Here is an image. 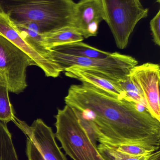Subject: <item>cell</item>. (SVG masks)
Here are the masks:
<instances>
[{
	"mask_svg": "<svg viewBox=\"0 0 160 160\" xmlns=\"http://www.w3.org/2000/svg\"><path fill=\"white\" fill-rule=\"evenodd\" d=\"M147 160H160V150L154 152Z\"/></svg>",
	"mask_w": 160,
	"mask_h": 160,
	"instance_id": "7402d4cb",
	"label": "cell"
},
{
	"mask_svg": "<svg viewBox=\"0 0 160 160\" xmlns=\"http://www.w3.org/2000/svg\"><path fill=\"white\" fill-rule=\"evenodd\" d=\"M75 5L73 0H0V12L14 25L44 34L73 27Z\"/></svg>",
	"mask_w": 160,
	"mask_h": 160,
	"instance_id": "7a4b0ae2",
	"label": "cell"
},
{
	"mask_svg": "<svg viewBox=\"0 0 160 160\" xmlns=\"http://www.w3.org/2000/svg\"><path fill=\"white\" fill-rule=\"evenodd\" d=\"M13 25L23 40L37 52L47 60L49 50L47 49L44 46L42 34L22 25L14 24Z\"/></svg>",
	"mask_w": 160,
	"mask_h": 160,
	"instance_id": "9a60e30c",
	"label": "cell"
},
{
	"mask_svg": "<svg viewBox=\"0 0 160 160\" xmlns=\"http://www.w3.org/2000/svg\"><path fill=\"white\" fill-rule=\"evenodd\" d=\"M49 50L47 60L55 65L61 73L71 67H78L101 74L116 82L126 79L131 69L138 64L132 56L117 52L100 59L77 57Z\"/></svg>",
	"mask_w": 160,
	"mask_h": 160,
	"instance_id": "277c9868",
	"label": "cell"
},
{
	"mask_svg": "<svg viewBox=\"0 0 160 160\" xmlns=\"http://www.w3.org/2000/svg\"><path fill=\"white\" fill-rule=\"evenodd\" d=\"M0 35L17 46L30 56L44 71L47 77L56 78L61 72L53 63L40 55L30 47L20 35L8 17L0 12Z\"/></svg>",
	"mask_w": 160,
	"mask_h": 160,
	"instance_id": "30bf717a",
	"label": "cell"
},
{
	"mask_svg": "<svg viewBox=\"0 0 160 160\" xmlns=\"http://www.w3.org/2000/svg\"><path fill=\"white\" fill-rule=\"evenodd\" d=\"M105 146L119 152L134 156H144L151 154L158 150L152 147L132 144H118Z\"/></svg>",
	"mask_w": 160,
	"mask_h": 160,
	"instance_id": "d6986e66",
	"label": "cell"
},
{
	"mask_svg": "<svg viewBox=\"0 0 160 160\" xmlns=\"http://www.w3.org/2000/svg\"><path fill=\"white\" fill-rule=\"evenodd\" d=\"M44 46L49 50L54 47L72 42L82 41L83 37L73 27H67L42 34Z\"/></svg>",
	"mask_w": 160,
	"mask_h": 160,
	"instance_id": "4fadbf2b",
	"label": "cell"
},
{
	"mask_svg": "<svg viewBox=\"0 0 160 160\" xmlns=\"http://www.w3.org/2000/svg\"><path fill=\"white\" fill-rule=\"evenodd\" d=\"M65 101L89 120L100 143L138 144L159 150L160 121L146 107L85 83L70 86Z\"/></svg>",
	"mask_w": 160,
	"mask_h": 160,
	"instance_id": "6da1fadb",
	"label": "cell"
},
{
	"mask_svg": "<svg viewBox=\"0 0 160 160\" xmlns=\"http://www.w3.org/2000/svg\"><path fill=\"white\" fill-rule=\"evenodd\" d=\"M0 160H19L12 135L7 124L0 121Z\"/></svg>",
	"mask_w": 160,
	"mask_h": 160,
	"instance_id": "2e32d148",
	"label": "cell"
},
{
	"mask_svg": "<svg viewBox=\"0 0 160 160\" xmlns=\"http://www.w3.org/2000/svg\"><path fill=\"white\" fill-rule=\"evenodd\" d=\"M8 92L5 76L0 70V121L5 124L10 121L14 122L16 118Z\"/></svg>",
	"mask_w": 160,
	"mask_h": 160,
	"instance_id": "5bb4252c",
	"label": "cell"
},
{
	"mask_svg": "<svg viewBox=\"0 0 160 160\" xmlns=\"http://www.w3.org/2000/svg\"><path fill=\"white\" fill-rule=\"evenodd\" d=\"M129 76L143 97L147 110L160 121L159 65L150 62L137 65Z\"/></svg>",
	"mask_w": 160,
	"mask_h": 160,
	"instance_id": "52a82bcc",
	"label": "cell"
},
{
	"mask_svg": "<svg viewBox=\"0 0 160 160\" xmlns=\"http://www.w3.org/2000/svg\"><path fill=\"white\" fill-rule=\"evenodd\" d=\"M54 52L77 57L91 58H105L111 52L101 50L89 46L82 41L72 42L56 46L49 49Z\"/></svg>",
	"mask_w": 160,
	"mask_h": 160,
	"instance_id": "7c38bea8",
	"label": "cell"
},
{
	"mask_svg": "<svg viewBox=\"0 0 160 160\" xmlns=\"http://www.w3.org/2000/svg\"><path fill=\"white\" fill-rule=\"evenodd\" d=\"M105 19L101 0H80L75 5L73 27L84 38L95 37L100 23Z\"/></svg>",
	"mask_w": 160,
	"mask_h": 160,
	"instance_id": "9c48e42d",
	"label": "cell"
},
{
	"mask_svg": "<svg viewBox=\"0 0 160 160\" xmlns=\"http://www.w3.org/2000/svg\"><path fill=\"white\" fill-rule=\"evenodd\" d=\"M150 29L153 41L156 45L160 46V10L150 21Z\"/></svg>",
	"mask_w": 160,
	"mask_h": 160,
	"instance_id": "ffe728a7",
	"label": "cell"
},
{
	"mask_svg": "<svg viewBox=\"0 0 160 160\" xmlns=\"http://www.w3.org/2000/svg\"><path fill=\"white\" fill-rule=\"evenodd\" d=\"M37 66L34 60L0 35V70L5 76L9 92L19 94L27 87L26 69Z\"/></svg>",
	"mask_w": 160,
	"mask_h": 160,
	"instance_id": "8992f818",
	"label": "cell"
},
{
	"mask_svg": "<svg viewBox=\"0 0 160 160\" xmlns=\"http://www.w3.org/2000/svg\"><path fill=\"white\" fill-rule=\"evenodd\" d=\"M26 154L28 160H45L33 143L27 138Z\"/></svg>",
	"mask_w": 160,
	"mask_h": 160,
	"instance_id": "44dd1931",
	"label": "cell"
},
{
	"mask_svg": "<svg viewBox=\"0 0 160 160\" xmlns=\"http://www.w3.org/2000/svg\"><path fill=\"white\" fill-rule=\"evenodd\" d=\"M15 125L33 143L45 160H68L55 141V134L50 127L40 118L31 126L17 118Z\"/></svg>",
	"mask_w": 160,
	"mask_h": 160,
	"instance_id": "ba28073f",
	"label": "cell"
},
{
	"mask_svg": "<svg viewBox=\"0 0 160 160\" xmlns=\"http://www.w3.org/2000/svg\"><path fill=\"white\" fill-rule=\"evenodd\" d=\"M157 2H158L159 3H160V0H157Z\"/></svg>",
	"mask_w": 160,
	"mask_h": 160,
	"instance_id": "603a6c76",
	"label": "cell"
},
{
	"mask_svg": "<svg viewBox=\"0 0 160 160\" xmlns=\"http://www.w3.org/2000/svg\"><path fill=\"white\" fill-rule=\"evenodd\" d=\"M105 21L112 33L118 48L124 49L139 21L148 16L140 0H101Z\"/></svg>",
	"mask_w": 160,
	"mask_h": 160,
	"instance_id": "5b68a950",
	"label": "cell"
},
{
	"mask_svg": "<svg viewBox=\"0 0 160 160\" xmlns=\"http://www.w3.org/2000/svg\"><path fill=\"white\" fill-rule=\"evenodd\" d=\"M55 136L73 160H105L97 148V136L81 113L66 104L55 116Z\"/></svg>",
	"mask_w": 160,
	"mask_h": 160,
	"instance_id": "3957f363",
	"label": "cell"
},
{
	"mask_svg": "<svg viewBox=\"0 0 160 160\" xmlns=\"http://www.w3.org/2000/svg\"><path fill=\"white\" fill-rule=\"evenodd\" d=\"M65 75L71 78L89 84L119 99H125V95L118 82H114L101 74L78 67L69 68L65 70Z\"/></svg>",
	"mask_w": 160,
	"mask_h": 160,
	"instance_id": "8fae6325",
	"label": "cell"
},
{
	"mask_svg": "<svg viewBox=\"0 0 160 160\" xmlns=\"http://www.w3.org/2000/svg\"><path fill=\"white\" fill-rule=\"evenodd\" d=\"M100 154L105 160H147L152 154L134 156L119 152L102 144L97 146Z\"/></svg>",
	"mask_w": 160,
	"mask_h": 160,
	"instance_id": "e0dca14e",
	"label": "cell"
},
{
	"mask_svg": "<svg viewBox=\"0 0 160 160\" xmlns=\"http://www.w3.org/2000/svg\"><path fill=\"white\" fill-rule=\"evenodd\" d=\"M118 83L125 93V99L146 108V103L143 97L129 76L126 79L118 82Z\"/></svg>",
	"mask_w": 160,
	"mask_h": 160,
	"instance_id": "ac0fdd59",
	"label": "cell"
}]
</instances>
